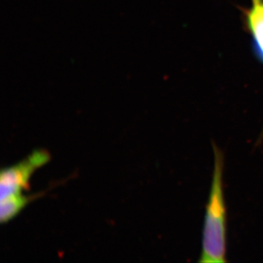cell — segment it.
Listing matches in <instances>:
<instances>
[{
    "instance_id": "obj_2",
    "label": "cell",
    "mask_w": 263,
    "mask_h": 263,
    "mask_svg": "<svg viewBox=\"0 0 263 263\" xmlns=\"http://www.w3.org/2000/svg\"><path fill=\"white\" fill-rule=\"evenodd\" d=\"M49 159L47 152L36 151L18 164L3 170L0 176V200L21 194L28 186L34 171L47 163Z\"/></svg>"
},
{
    "instance_id": "obj_1",
    "label": "cell",
    "mask_w": 263,
    "mask_h": 263,
    "mask_svg": "<svg viewBox=\"0 0 263 263\" xmlns=\"http://www.w3.org/2000/svg\"><path fill=\"white\" fill-rule=\"evenodd\" d=\"M214 171L209 200L205 206L202 250L198 262H228V214L224 194V153L212 141Z\"/></svg>"
},
{
    "instance_id": "obj_3",
    "label": "cell",
    "mask_w": 263,
    "mask_h": 263,
    "mask_svg": "<svg viewBox=\"0 0 263 263\" xmlns=\"http://www.w3.org/2000/svg\"><path fill=\"white\" fill-rule=\"evenodd\" d=\"M243 24L252 41V48L256 58L263 65V0H252L249 8H241ZM263 129L259 138L262 141Z\"/></svg>"
},
{
    "instance_id": "obj_4",
    "label": "cell",
    "mask_w": 263,
    "mask_h": 263,
    "mask_svg": "<svg viewBox=\"0 0 263 263\" xmlns=\"http://www.w3.org/2000/svg\"><path fill=\"white\" fill-rule=\"evenodd\" d=\"M30 198L22 196L21 194L13 195L1 200L0 202V221L8 222L18 214L28 203Z\"/></svg>"
}]
</instances>
